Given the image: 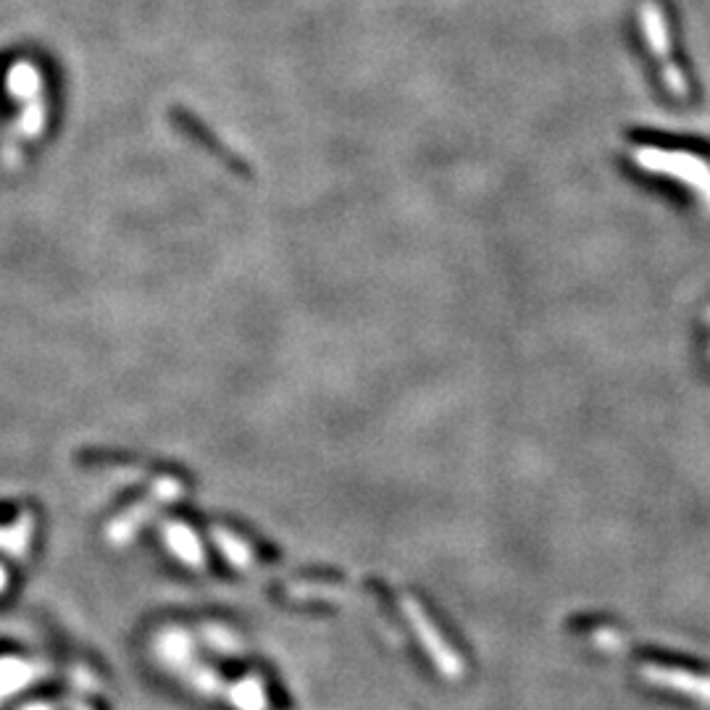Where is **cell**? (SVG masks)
Returning <instances> with one entry per match:
<instances>
[{
  "label": "cell",
  "mask_w": 710,
  "mask_h": 710,
  "mask_svg": "<svg viewBox=\"0 0 710 710\" xmlns=\"http://www.w3.org/2000/svg\"><path fill=\"white\" fill-rule=\"evenodd\" d=\"M408 616L414 619V627H416L418 635H422L426 650L432 652V658H435V663L445 671V677L447 679H458L460 673H464V663H460V658L456 656V652H453L443 642V637H439L437 631L432 629V623L426 621V616L422 613V608L414 606V602H408Z\"/></svg>",
  "instance_id": "2"
},
{
  "label": "cell",
  "mask_w": 710,
  "mask_h": 710,
  "mask_svg": "<svg viewBox=\"0 0 710 710\" xmlns=\"http://www.w3.org/2000/svg\"><path fill=\"white\" fill-rule=\"evenodd\" d=\"M708 318H710V314H708Z\"/></svg>",
  "instance_id": "4"
},
{
  "label": "cell",
  "mask_w": 710,
  "mask_h": 710,
  "mask_svg": "<svg viewBox=\"0 0 710 710\" xmlns=\"http://www.w3.org/2000/svg\"><path fill=\"white\" fill-rule=\"evenodd\" d=\"M639 679L658 687V690H673L684 698L702 702V706H710V677H702V673L677 669V666L642 663L639 666Z\"/></svg>",
  "instance_id": "1"
},
{
  "label": "cell",
  "mask_w": 710,
  "mask_h": 710,
  "mask_svg": "<svg viewBox=\"0 0 710 710\" xmlns=\"http://www.w3.org/2000/svg\"><path fill=\"white\" fill-rule=\"evenodd\" d=\"M180 122H182V126H187V132H190V134H193V138H195V140L205 142V145H209V148H211V151L219 155V159H222V161H226V163H230V166H234V169H243V163H240L237 159H234V155H230V153H226V151H222V145H219V142H216V140H213V138H211V134H209V132H205L201 124H197V122H193V119H190V116H187V113H184V116H180Z\"/></svg>",
  "instance_id": "3"
}]
</instances>
